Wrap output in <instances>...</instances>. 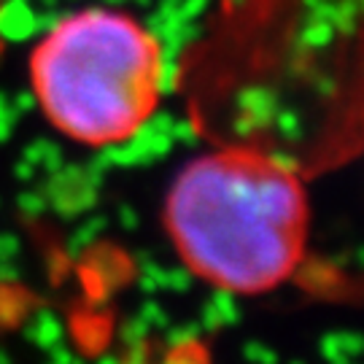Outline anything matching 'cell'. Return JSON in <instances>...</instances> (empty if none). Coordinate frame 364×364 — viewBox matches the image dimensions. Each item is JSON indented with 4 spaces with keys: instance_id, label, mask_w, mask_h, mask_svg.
Returning <instances> with one entry per match:
<instances>
[{
    "instance_id": "obj_2",
    "label": "cell",
    "mask_w": 364,
    "mask_h": 364,
    "mask_svg": "<svg viewBox=\"0 0 364 364\" xmlns=\"http://www.w3.org/2000/svg\"><path fill=\"white\" fill-rule=\"evenodd\" d=\"M165 60L156 36L132 14L90 6L57 19L30 54L41 114L87 149L135 138L162 97Z\"/></svg>"
},
{
    "instance_id": "obj_1",
    "label": "cell",
    "mask_w": 364,
    "mask_h": 364,
    "mask_svg": "<svg viewBox=\"0 0 364 364\" xmlns=\"http://www.w3.org/2000/svg\"><path fill=\"white\" fill-rule=\"evenodd\" d=\"M178 259L203 284L262 297L299 273L311 197L297 168L254 144L216 146L183 165L162 205Z\"/></svg>"
}]
</instances>
